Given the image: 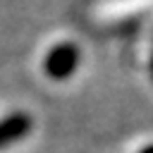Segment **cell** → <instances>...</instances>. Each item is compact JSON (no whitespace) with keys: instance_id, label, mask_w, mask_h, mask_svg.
Returning <instances> with one entry per match:
<instances>
[{"instance_id":"cell-3","label":"cell","mask_w":153,"mask_h":153,"mask_svg":"<svg viewBox=\"0 0 153 153\" xmlns=\"http://www.w3.org/2000/svg\"><path fill=\"white\" fill-rule=\"evenodd\" d=\"M141 153H153V143H151V146H146V148H143Z\"/></svg>"},{"instance_id":"cell-2","label":"cell","mask_w":153,"mask_h":153,"mask_svg":"<svg viewBox=\"0 0 153 153\" xmlns=\"http://www.w3.org/2000/svg\"><path fill=\"white\" fill-rule=\"evenodd\" d=\"M33 129V120L26 112H12L0 120V148L22 141Z\"/></svg>"},{"instance_id":"cell-1","label":"cell","mask_w":153,"mask_h":153,"mask_svg":"<svg viewBox=\"0 0 153 153\" xmlns=\"http://www.w3.org/2000/svg\"><path fill=\"white\" fill-rule=\"evenodd\" d=\"M79 57L81 55H79V48L74 43H69V41L57 43V45H53L45 53V57H43V72L53 81H62V79L72 76L76 72Z\"/></svg>"},{"instance_id":"cell-4","label":"cell","mask_w":153,"mask_h":153,"mask_svg":"<svg viewBox=\"0 0 153 153\" xmlns=\"http://www.w3.org/2000/svg\"><path fill=\"white\" fill-rule=\"evenodd\" d=\"M151 76H153V55H151Z\"/></svg>"}]
</instances>
